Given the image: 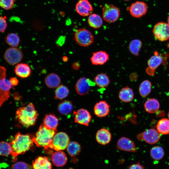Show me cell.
Listing matches in <instances>:
<instances>
[{
    "mask_svg": "<svg viewBox=\"0 0 169 169\" xmlns=\"http://www.w3.org/2000/svg\"><path fill=\"white\" fill-rule=\"evenodd\" d=\"M167 23L169 25V15L168 17L167 18Z\"/></svg>",
    "mask_w": 169,
    "mask_h": 169,
    "instance_id": "cell-46",
    "label": "cell"
},
{
    "mask_svg": "<svg viewBox=\"0 0 169 169\" xmlns=\"http://www.w3.org/2000/svg\"><path fill=\"white\" fill-rule=\"evenodd\" d=\"M38 114L32 103L26 106L19 108L17 110L16 116L21 125L26 127L34 125Z\"/></svg>",
    "mask_w": 169,
    "mask_h": 169,
    "instance_id": "cell-2",
    "label": "cell"
},
{
    "mask_svg": "<svg viewBox=\"0 0 169 169\" xmlns=\"http://www.w3.org/2000/svg\"><path fill=\"white\" fill-rule=\"evenodd\" d=\"M8 24L7 17L0 16V33H3L6 30Z\"/></svg>",
    "mask_w": 169,
    "mask_h": 169,
    "instance_id": "cell-40",
    "label": "cell"
},
{
    "mask_svg": "<svg viewBox=\"0 0 169 169\" xmlns=\"http://www.w3.org/2000/svg\"><path fill=\"white\" fill-rule=\"evenodd\" d=\"M124 1H129L130 0H123Z\"/></svg>",
    "mask_w": 169,
    "mask_h": 169,
    "instance_id": "cell-48",
    "label": "cell"
},
{
    "mask_svg": "<svg viewBox=\"0 0 169 169\" xmlns=\"http://www.w3.org/2000/svg\"><path fill=\"white\" fill-rule=\"evenodd\" d=\"M6 69L4 66L0 65V88L6 83L7 79Z\"/></svg>",
    "mask_w": 169,
    "mask_h": 169,
    "instance_id": "cell-39",
    "label": "cell"
},
{
    "mask_svg": "<svg viewBox=\"0 0 169 169\" xmlns=\"http://www.w3.org/2000/svg\"><path fill=\"white\" fill-rule=\"evenodd\" d=\"M65 40V38L63 36L59 37L56 42L57 44L59 46H61L64 44Z\"/></svg>",
    "mask_w": 169,
    "mask_h": 169,
    "instance_id": "cell-43",
    "label": "cell"
},
{
    "mask_svg": "<svg viewBox=\"0 0 169 169\" xmlns=\"http://www.w3.org/2000/svg\"><path fill=\"white\" fill-rule=\"evenodd\" d=\"M79 64L77 62L74 63L72 64V67L74 70L78 69L79 68Z\"/></svg>",
    "mask_w": 169,
    "mask_h": 169,
    "instance_id": "cell-44",
    "label": "cell"
},
{
    "mask_svg": "<svg viewBox=\"0 0 169 169\" xmlns=\"http://www.w3.org/2000/svg\"><path fill=\"white\" fill-rule=\"evenodd\" d=\"M142 46L141 40L138 39H134L130 43L128 48L130 52L133 55L137 56L139 55L140 51Z\"/></svg>",
    "mask_w": 169,
    "mask_h": 169,
    "instance_id": "cell-32",
    "label": "cell"
},
{
    "mask_svg": "<svg viewBox=\"0 0 169 169\" xmlns=\"http://www.w3.org/2000/svg\"><path fill=\"white\" fill-rule=\"evenodd\" d=\"M168 119H169V111L168 112Z\"/></svg>",
    "mask_w": 169,
    "mask_h": 169,
    "instance_id": "cell-47",
    "label": "cell"
},
{
    "mask_svg": "<svg viewBox=\"0 0 169 169\" xmlns=\"http://www.w3.org/2000/svg\"><path fill=\"white\" fill-rule=\"evenodd\" d=\"M74 39L76 43L83 47H88L92 44L94 37L91 32L85 28H80L75 32Z\"/></svg>",
    "mask_w": 169,
    "mask_h": 169,
    "instance_id": "cell-4",
    "label": "cell"
},
{
    "mask_svg": "<svg viewBox=\"0 0 169 169\" xmlns=\"http://www.w3.org/2000/svg\"><path fill=\"white\" fill-rule=\"evenodd\" d=\"M102 17L108 23H113L119 18L120 14L119 9L112 4H105L102 9Z\"/></svg>",
    "mask_w": 169,
    "mask_h": 169,
    "instance_id": "cell-5",
    "label": "cell"
},
{
    "mask_svg": "<svg viewBox=\"0 0 169 169\" xmlns=\"http://www.w3.org/2000/svg\"><path fill=\"white\" fill-rule=\"evenodd\" d=\"M12 150L10 142L4 141H0V156H6L11 155Z\"/></svg>",
    "mask_w": 169,
    "mask_h": 169,
    "instance_id": "cell-36",
    "label": "cell"
},
{
    "mask_svg": "<svg viewBox=\"0 0 169 169\" xmlns=\"http://www.w3.org/2000/svg\"><path fill=\"white\" fill-rule=\"evenodd\" d=\"M15 0H0V7L6 10L12 9L13 7Z\"/></svg>",
    "mask_w": 169,
    "mask_h": 169,
    "instance_id": "cell-37",
    "label": "cell"
},
{
    "mask_svg": "<svg viewBox=\"0 0 169 169\" xmlns=\"http://www.w3.org/2000/svg\"><path fill=\"white\" fill-rule=\"evenodd\" d=\"M151 88V84L150 81L146 80L143 81L139 87V92L141 96L144 98L150 93Z\"/></svg>",
    "mask_w": 169,
    "mask_h": 169,
    "instance_id": "cell-30",
    "label": "cell"
},
{
    "mask_svg": "<svg viewBox=\"0 0 169 169\" xmlns=\"http://www.w3.org/2000/svg\"><path fill=\"white\" fill-rule=\"evenodd\" d=\"M157 131L162 135L169 134V119L164 118L160 120L156 125Z\"/></svg>",
    "mask_w": 169,
    "mask_h": 169,
    "instance_id": "cell-28",
    "label": "cell"
},
{
    "mask_svg": "<svg viewBox=\"0 0 169 169\" xmlns=\"http://www.w3.org/2000/svg\"><path fill=\"white\" fill-rule=\"evenodd\" d=\"M160 105L158 101L155 98L148 99L144 104L146 111L150 113L156 112L159 109Z\"/></svg>",
    "mask_w": 169,
    "mask_h": 169,
    "instance_id": "cell-24",
    "label": "cell"
},
{
    "mask_svg": "<svg viewBox=\"0 0 169 169\" xmlns=\"http://www.w3.org/2000/svg\"><path fill=\"white\" fill-rule=\"evenodd\" d=\"M112 138L110 131L107 129L102 128L97 132L95 138L97 142L101 145H106L109 143Z\"/></svg>",
    "mask_w": 169,
    "mask_h": 169,
    "instance_id": "cell-18",
    "label": "cell"
},
{
    "mask_svg": "<svg viewBox=\"0 0 169 169\" xmlns=\"http://www.w3.org/2000/svg\"><path fill=\"white\" fill-rule=\"evenodd\" d=\"M152 32L158 40L164 41L169 39V25L167 23L162 22L157 23L154 26Z\"/></svg>",
    "mask_w": 169,
    "mask_h": 169,
    "instance_id": "cell-7",
    "label": "cell"
},
{
    "mask_svg": "<svg viewBox=\"0 0 169 169\" xmlns=\"http://www.w3.org/2000/svg\"><path fill=\"white\" fill-rule=\"evenodd\" d=\"M109 55L106 52L99 51L93 53L90 58L91 63L94 65H102L108 60Z\"/></svg>",
    "mask_w": 169,
    "mask_h": 169,
    "instance_id": "cell-17",
    "label": "cell"
},
{
    "mask_svg": "<svg viewBox=\"0 0 169 169\" xmlns=\"http://www.w3.org/2000/svg\"><path fill=\"white\" fill-rule=\"evenodd\" d=\"M12 169H32L31 165L23 161H18L14 163L12 166Z\"/></svg>",
    "mask_w": 169,
    "mask_h": 169,
    "instance_id": "cell-38",
    "label": "cell"
},
{
    "mask_svg": "<svg viewBox=\"0 0 169 169\" xmlns=\"http://www.w3.org/2000/svg\"><path fill=\"white\" fill-rule=\"evenodd\" d=\"M15 74L21 79H24L29 77L31 71L29 66L25 63H19L16 66L14 69Z\"/></svg>",
    "mask_w": 169,
    "mask_h": 169,
    "instance_id": "cell-20",
    "label": "cell"
},
{
    "mask_svg": "<svg viewBox=\"0 0 169 169\" xmlns=\"http://www.w3.org/2000/svg\"><path fill=\"white\" fill-rule=\"evenodd\" d=\"M81 148L80 145L77 142L72 141L68 144L67 147V151L70 156L74 157L79 154Z\"/></svg>",
    "mask_w": 169,
    "mask_h": 169,
    "instance_id": "cell-34",
    "label": "cell"
},
{
    "mask_svg": "<svg viewBox=\"0 0 169 169\" xmlns=\"http://www.w3.org/2000/svg\"><path fill=\"white\" fill-rule=\"evenodd\" d=\"M23 55L22 51L19 48L11 47L5 51L4 59L11 65H14L20 62L23 59Z\"/></svg>",
    "mask_w": 169,
    "mask_h": 169,
    "instance_id": "cell-6",
    "label": "cell"
},
{
    "mask_svg": "<svg viewBox=\"0 0 169 169\" xmlns=\"http://www.w3.org/2000/svg\"><path fill=\"white\" fill-rule=\"evenodd\" d=\"M74 121L80 125L88 126L90 122L92 117L90 112L86 109H80L74 111Z\"/></svg>",
    "mask_w": 169,
    "mask_h": 169,
    "instance_id": "cell-12",
    "label": "cell"
},
{
    "mask_svg": "<svg viewBox=\"0 0 169 169\" xmlns=\"http://www.w3.org/2000/svg\"><path fill=\"white\" fill-rule=\"evenodd\" d=\"M69 138L66 133H58L53 138L51 149L57 151L64 150L69 144Z\"/></svg>",
    "mask_w": 169,
    "mask_h": 169,
    "instance_id": "cell-8",
    "label": "cell"
},
{
    "mask_svg": "<svg viewBox=\"0 0 169 169\" xmlns=\"http://www.w3.org/2000/svg\"><path fill=\"white\" fill-rule=\"evenodd\" d=\"M95 84V82L85 77L80 78L77 81L75 89L77 93L79 95L87 94L90 91V87Z\"/></svg>",
    "mask_w": 169,
    "mask_h": 169,
    "instance_id": "cell-11",
    "label": "cell"
},
{
    "mask_svg": "<svg viewBox=\"0 0 169 169\" xmlns=\"http://www.w3.org/2000/svg\"><path fill=\"white\" fill-rule=\"evenodd\" d=\"M32 166L33 169H52L51 164L46 156L36 158L33 161Z\"/></svg>",
    "mask_w": 169,
    "mask_h": 169,
    "instance_id": "cell-19",
    "label": "cell"
},
{
    "mask_svg": "<svg viewBox=\"0 0 169 169\" xmlns=\"http://www.w3.org/2000/svg\"><path fill=\"white\" fill-rule=\"evenodd\" d=\"M77 12L80 16L86 17L92 13L93 7L88 0H79L75 6Z\"/></svg>",
    "mask_w": 169,
    "mask_h": 169,
    "instance_id": "cell-13",
    "label": "cell"
},
{
    "mask_svg": "<svg viewBox=\"0 0 169 169\" xmlns=\"http://www.w3.org/2000/svg\"><path fill=\"white\" fill-rule=\"evenodd\" d=\"M131 15L135 18L142 17L146 13L148 6L145 2L141 1H137L131 4L127 8Z\"/></svg>",
    "mask_w": 169,
    "mask_h": 169,
    "instance_id": "cell-10",
    "label": "cell"
},
{
    "mask_svg": "<svg viewBox=\"0 0 169 169\" xmlns=\"http://www.w3.org/2000/svg\"><path fill=\"white\" fill-rule=\"evenodd\" d=\"M89 25L91 28L98 29L102 25L103 21L101 16L96 13H91L89 16L87 20Z\"/></svg>",
    "mask_w": 169,
    "mask_h": 169,
    "instance_id": "cell-25",
    "label": "cell"
},
{
    "mask_svg": "<svg viewBox=\"0 0 169 169\" xmlns=\"http://www.w3.org/2000/svg\"><path fill=\"white\" fill-rule=\"evenodd\" d=\"M128 169H145V168L139 162H138L131 165Z\"/></svg>",
    "mask_w": 169,
    "mask_h": 169,
    "instance_id": "cell-41",
    "label": "cell"
},
{
    "mask_svg": "<svg viewBox=\"0 0 169 169\" xmlns=\"http://www.w3.org/2000/svg\"><path fill=\"white\" fill-rule=\"evenodd\" d=\"M162 57L157 53L151 56L148 60V67L146 69V73L150 75H153L156 69L161 64Z\"/></svg>",
    "mask_w": 169,
    "mask_h": 169,
    "instance_id": "cell-16",
    "label": "cell"
},
{
    "mask_svg": "<svg viewBox=\"0 0 169 169\" xmlns=\"http://www.w3.org/2000/svg\"><path fill=\"white\" fill-rule=\"evenodd\" d=\"M33 137L29 134L17 133L14 140L10 142L12 149L11 155L15 158L29 150L33 145Z\"/></svg>",
    "mask_w": 169,
    "mask_h": 169,
    "instance_id": "cell-1",
    "label": "cell"
},
{
    "mask_svg": "<svg viewBox=\"0 0 169 169\" xmlns=\"http://www.w3.org/2000/svg\"><path fill=\"white\" fill-rule=\"evenodd\" d=\"M73 105L70 101L64 100L60 103L58 106V110L59 113L65 115L70 113L73 110Z\"/></svg>",
    "mask_w": 169,
    "mask_h": 169,
    "instance_id": "cell-29",
    "label": "cell"
},
{
    "mask_svg": "<svg viewBox=\"0 0 169 169\" xmlns=\"http://www.w3.org/2000/svg\"><path fill=\"white\" fill-rule=\"evenodd\" d=\"M94 81L95 84L100 88L107 87L110 83L108 76L104 73H100L96 75Z\"/></svg>",
    "mask_w": 169,
    "mask_h": 169,
    "instance_id": "cell-26",
    "label": "cell"
},
{
    "mask_svg": "<svg viewBox=\"0 0 169 169\" xmlns=\"http://www.w3.org/2000/svg\"><path fill=\"white\" fill-rule=\"evenodd\" d=\"M164 154L163 148L159 146L153 147L150 151L151 157L156 161H159L162 159L164 156Z\"/></svg>",
    "mask_w": 169,
    "mask_h": 169,
    "instance_id": "cell-31",
    "label": "cell"
},
{
    "mask_svg": "<svg viewBox=\"0 0 169 169\" xmlns=\"http://www.w3.org/2000/svg\"><path fill=\"white\" fill-rule=\"evenodd\" d=\"M119 97L123 102L128 103L131 102L134 97L133 90L128 86L122 88L119 92Z\"/></svg>",
    "mask_w": 169,
    "mask_h": 169,
    "instance_id": "cell-22",
    "label": "cell"
},
{
    "mask_svg": "<svg viewBox=\"0 0 169 169\" xmlns=\"http://www.w3.org/2000/svg\"><path fill=\"white\" fill-rule=\"evenodd\" d=\"M94 112L95 114L98 117H105L109 114L110 106L106 101H100L95 105Z\"/></svg>",
    "mask_w": 169,
    "mask_h": 169,
    "instance_id": "cell-15",
    "label": "cell"
},
{
    "mask_svg": "<svg viewBox=\"0 0 169 169\" xmlns=\"http://www.w3.org/2000/svg\"><path fill=\"white\" fill-rule=\"evenodd\" d=\"M56 132V129H50L42 124L36 133L35 136L33 137V141L38 147L45 149L51 148L53 138Z\"/></svg>",
    "mask_w": 169,
    "mask_h": 169,
    "instance_id": "cell-3",
    "label": "cell"
},
{
    "mask_svg": "<svg viewBox=\"0 0 169 169\" xmlns=\"http://www.w3.org/2000/svg\"><path fill=\"white\" fill-rule=\"evenodd\" d=\"M68 59L67 57L64 56L63 58V60L64 62H66L68 61Z\"/></svg>",
    "mask_w": 169,
    "mask_h": 169,
    "instance_id": "cell-45",
    "label": "cell"
},
{
    "mask_svg": "<svg viewBox=\"0 0 169 169\" xmlns=\"http://www.w3.org/2000/svg\"><path fill=\"white\" fill-rule=\"evenodd\" d=\"M116 147L118 149L124 151L135 152L137 151L134 142L125 137L119 139L117 142Z\"/></svg>",
    "mask_w": 169,
    "mask_h": 169,
    "instance_id": "cell-14",
    "label": "cell"
},
{
    "mask_svg": "<svg viewBox=\"0 0 169 169\" xmlns=\"http://www.w3.org/2000/svg\"><path fill=\"white\" fill-rule=\"evenodd\" d=\"M12 85L14 86L17 85L18 83V79L15 77L11 78L9 80Z\"/></svg>",
    "mask_w": 169,
    "mask_h": 169,
    "instance_id": "cell-42",
    "label": "cell"
},
{
    "mask_svg": "<svg viewBox=\"0 0 169 169\" xmlns=\"http://www.w3.org/2000/svg\"><path fill=\"white\" fill-rule=\"evenodd\" d=\"M51 160L55 166L58 167H61L66 164L67 158L63 152L59 151L55 152L53 154Z\"/></svg>",
    "mask_w": 169,
    "mask_h": 169,
    "instance_id": "cell-21",
    "label": "cell"
},
{
    "mask_svg": "<svg viewBox=\"0 0 169 169\" xmlns=\"http://www.w3.org/2000/svg\"><path fill=\"white\" fill-rule=\"evenodd\" d=\"M44 82L48 87L53 89L59 86L61 82V79L59 76L56 74L51 73L46 76Z\"/></svg>",
    "mask_w": 169,
    "mask_h": 169,
    "instance_id": "cell-23",
    "label": "cell"
},
{
    "mask_svg": "<svg viewBox=\"0 0 169 169\" xmlns=\"http://www.w3.org/2000/svg\"><path fill=\"white\" fill-rule=\"evenodd\" d=\"M43 124L49 128L56 129L58 125V119L54 114H49L44 117Z\"/></svg>",
    "mask_w": 169,
    "mask_h": 169,
    "instance_id": "cell-27",
    "label": "cell"
},
{
    "mask_svg": "<svg viewBox=\"0 0 169 169\" xmlns=\"http://www.w3.org/2000/svg\"><path fill=\"white\" fill-rule=\"evenodd\" d=\"M160 133L154 128L147 129L139 133L136 136L139 140L143 141L150 144L157 143L160 140Z\"/></svg>",
    "mask_w": 169,
    "mask_h": 169,
    "instance_id": "cell-9",
    "label": "cell"
},
{
    "mask_svg": "<svg viewBox=\"0 0 169 169\" xmlns=\"http://www.w3.org/2000/svg\"><path fill=\"white\" fill-rule=\"evenodd\" d=\"M69 92V90L65 86L63 85L59 86L55 91V98L57 99H62L68 96Z\"/></svg>",
    "mask_w": 169,
    "mask_h": 169,
    "instance_id": "cell-35",
    "label": "cell"
},
{
    "mask_svg": "<svg viewBox=\"0 0 169 169\" xmlns=\"http://www.w3.org/2000/svg\"><path fill=\"white\" fill-rule=\"evenodd\" d=\"M6 42L9 45L13 47L18 46L20 42V38L17 34L11 33L8 34L5 37Z\"/></svg>",
    "mask_w": 169,
    "mask_h": 169,
    "instance_id": "cell-33",
    "label": "cell"
}]
</instances>
